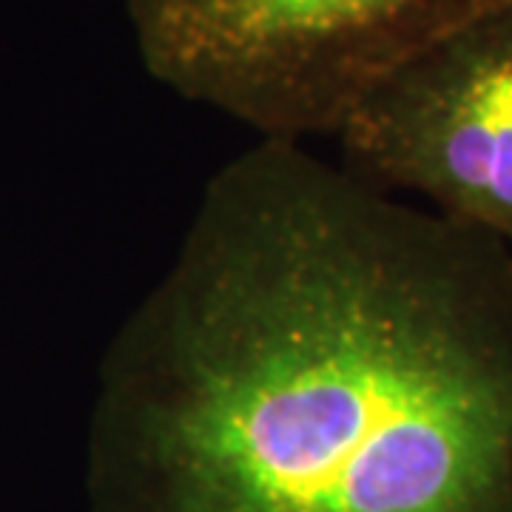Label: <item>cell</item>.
I'll return each instance as SVG.
<instances>
[{"instance_id":"cell-3","label":"cell","mask_w":512,"mask_h":512,"mask_svg":"<svg viewBox=\"0 0 512 512\" xmlns=\"http://www.w3.org/2000/svg\"><path fill=\"white\" fill-rule=\"evenodd\" d=\"M330 140L356 180L512 251V0L404 57Z\"/></svg>"},{"instance_id":"cell-2","label":"cell","mask_w":512,"mask_h":512,"mask_svg":"<svg viewBox=\"0 0 512 512\" xmlns=\"http://www.w3.org/2000/svg\"><path fill=\"white\" fill-rule=\"evenodd\" d=\"M507 0H123L146 72L259 140L333 137L404 57Z\"/></svg>"},{"instance_id":"cell-1","label":"cell","mask_w":512,"mask_h":512,"mask_svg":"<svg viewBox=\"0 0 512 512\" xmlns=\"http://www.w3.org/2000/svg\"><path fill=\"white\" fill-rule=\"evenodd\" d=\"M89 512H512V251L256 140L100 359Z\"/></svg>"}]
</instances>
